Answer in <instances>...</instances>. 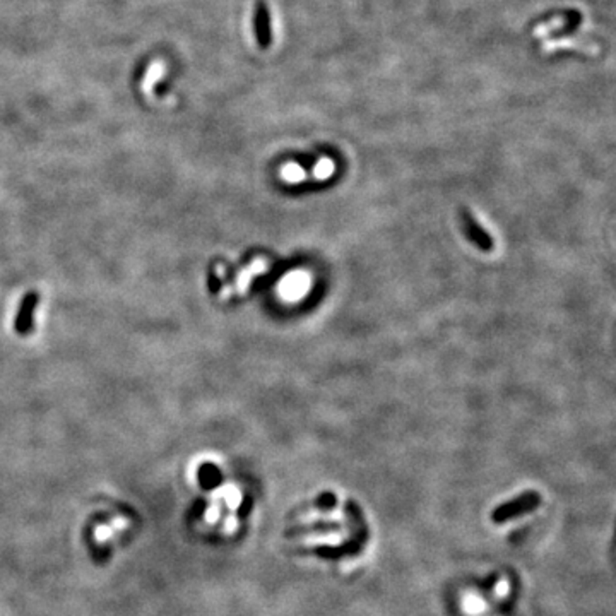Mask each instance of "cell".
I'll use <instances>...</instances> for the list:
<instances>
[{
  "label": "cell",
  "mask_w": 616,
  "mask_h": 616,
  "mask_svg": "<svg viewBox=\"0 0 616 616\" xmlns=\"http://www.w3.org/2000/svg\"><path fill=\"white\" fill-rule=\"evenodd\" d=\"M462 226H464V233L479 250L483 252H491L495 248V240L491 238V235L478 223V219L464 209L462 211Z\"/></svg>",
  "instance_id": "obj_1"
},
{
  "label": "cell",
  "mask_w": 616,
  "mask_h": 616,
  "mask_svg": "<svg viewBox=\"0 0 616 616\" xmlns=\"http://www.w3.org/2000/svg\"><path fill=\"white\" fill-rule=\"evenodd\" d=\"M537 504H539V495L529 491V493L519 497L517 500L510 501V504H507V505H501V507L493 514V519L498 522L507 521V519L515 517V515L524 514V512L530 510V508L536 507Z\"/></svg>",
  "instance_id": "obj_2"
},
{
  "label": "cell",
  "mask_w": 616,
  "mask_h": 616,
  "mask_svg": "<svg viewBox=\"0 0 616 616\" xmlns=\"http://www.w3.org/2000/svg\"><path fill=\"white\" fill-rule=\"evenodd\" d=\"M348 539V536H344L339 530H332V533H313L308 536L298 539V543L304 544V546H320V544H327V546H337V544L344 543Z\"/></svg>",
  "instance_id": "obj_3"
},
{
  "label": "cell",
  "mask_w": 616,
  "mask_h": 616,
  "mask_svg": "<svg viewBox=\"0 0 616 616\" xmlns=\"http://www.w3.org/2000/svg\"><path fill=\"white\" fill-rule=\"evenodd\" d=\"M486 601L476 590H468L461 596V610L468 616H479L486 611Z\"/></svg>",
  "instance_id": "obj_4"
},
{
  "label": "cell",
  "mask_w": 616,
  "mask_h": 616,
  "mask_svg": "<svg viewBox=\"0 0 616 616\" xmlns=\"http://www.w3.org/2000/svg\"><path fill=\"white\" fill-rule=\"evenodd\" d=\"M211 498L212 500L224 498L230 510H237L241 504V493L237 486H224V488H221V490H216L215 493L211 495Z\"/></svg>",
  "instance_id": "obj_5"
},
{
  "label": "cell",
  "mask_w": 616,
  "mask_h": 616,
  "mask_svg": "<svg viewBox=\"0 0 616 616\" xmlns=\"http://www.w3.org/2000/svg\"><path fill=\"white\" fill-rule=\"evenodd\" d=\"M344 517H346V515H344L343 510H334V512H330V514H322V512H308V514H305L304 517H300V522L301 524H308V522H317V521H320V519H324V521H330V522H343Z\"/></svg>",
  "instance_id": "obj_6"
},
{
  "label": "cell",
  "mask_w": 616,
  "mask_h": 616,
  "mask_svg": "<svg viewBox=\"0 0 616 616\" xmlns=\"http://www.w3.org/2000/svg\"><path fill=\"white\" fill-rule=\"evenodd\" d=\"M565 46H570V48H577V50H582V52L590 53V55H597L599 48L596 45H590V43H579V41H557V43H550V45H544L546 50H553V48H565Z\"/></svg>",
  "instance_id": "obj_7"
},
{
  "label": "cell",
  "mask_w": 616,
  "mask_h": 616,
  "mask_svg": "<svg viewBox=\"0 0 616 616\" xmlns=\"http://www.w3.org/2000/svg\"><path fill=\"white\" fill-rule=\"evenodd\" d=\"M493 594L497 599H504V597H507L508 594H510V580H508L507 577H504V579L498 580L497 586H495Z\"/></svg>",
  "instance_id": "obj_8"
},
{
  "label": "cell",
  "mask_w": 616,
  "mask_h": 616,
  "mask_svg": "<svg viewBox=\"0 0 616 616\" xmlns=\"http://www.w3.org/2000/svg\"><path fill=\"white\" fill-rule=\"evenodd\" d=\"M219 515H221L219 505L218 504H212L211 507L208 508V512H206L204 517H206V521L209 522V524H215V522L219 519Z\"/></svg>",
  "instance_id": "obj_9"
},
{
  "label": "cell",
  "mask_w": 616,
  "mask_h": 616,
  "mask_svg": "<svg viewBox=\"0 0 616 616\" xmlns=\"http://www.w3.org/2000/svg\"><path fill=\"white\" fill-rule=\"evenodd\" d=\"M113 536V528H110V526H99L98 529L95 530V537L98 541H106V539H110V537Z\"/></svg>",
  "instance_id": "obj_10"
},
{
  "label": "cell",
  "mask_w": 616,
  "mask_h": 616,
  "mask_svg": "<svg viewBox=\"0 0 616 616\" xmlns=\"http://www.w3.org/2000/svg\"><path fill=\"white\" fill-rule=\"evenodd\" d=\"M237 529H238V519L235 517V515H230V517L226 519V522H224V533L233 534Z\"/></svg>",
  "instance_id": "obj_11"
},
{
  "label": "cell",
  "mask_w": 616,
  "mask_h": 616,
  "mask_svg": "<svg viewBox=\"0 0 616 616\" xmlns=\"http://www.w3.org/2000/svg\"><path fill=\"white\" fill-rule=\"evenodd\" d=\"M126 526H127L126 519H115V522H113V529H123Z\"/></svg>",
  "instance_id": "obj_12"
}]
</instances>
